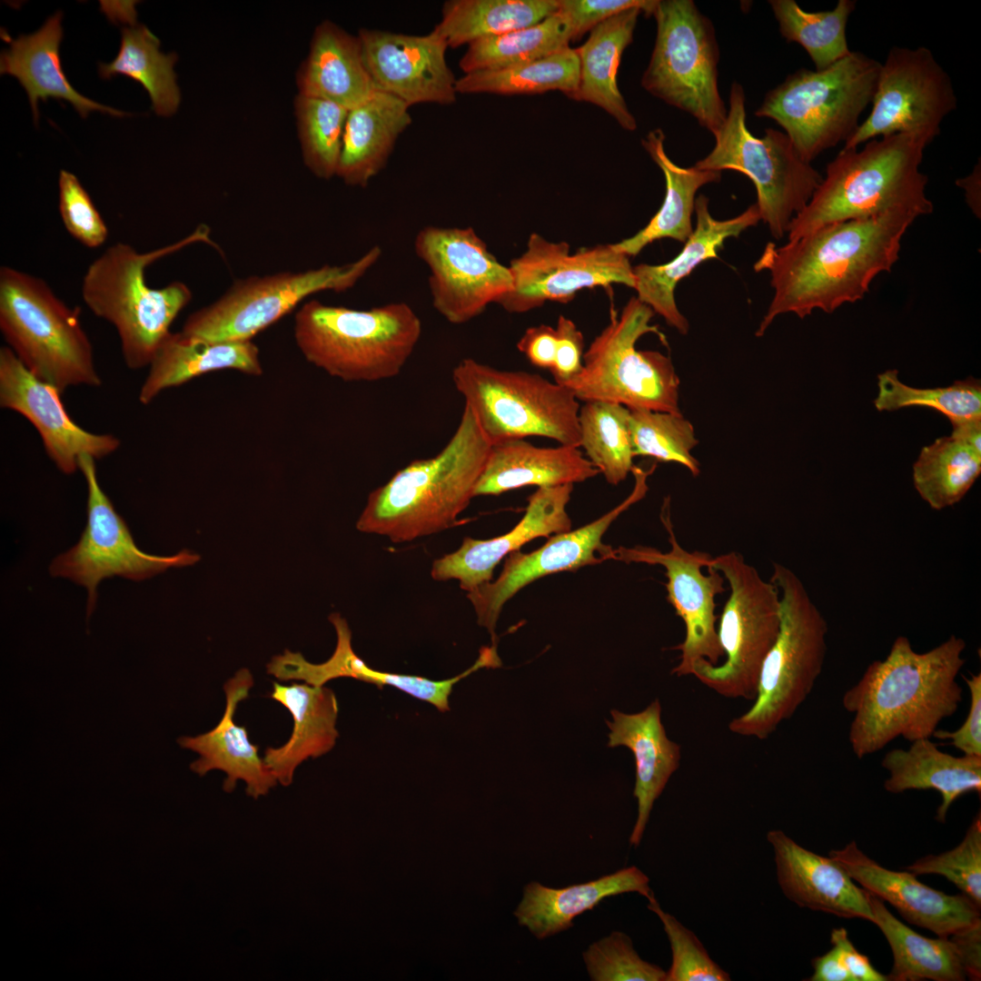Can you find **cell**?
Segmentation results:
<instances>
[{"label":"cell","instance_id":"cell-1","mask_svg":"<svg viewBox=\"0 0 981 981\" xmlns=\"http://www.w3.org/2000/svg\"><path fill=\"white\" fill-rule=\"evenodd\" d=\"M917 217L896 210L827 224L779 247L768 243L754 270L769 272L774 295L756 335L762 336L780 314L804 319L816 309L831 313L863 299L873 280L891 271Z\"/></svg>","mask_w":981,"mask_h":981},{"label":"cell","instance_id":"cell-2","mask_svg":"<svg viewBox=\"0 0 981 981\" xmlns=\"http://www.w3.org/2000/svg\"><path fill=\"white\" fill-rule=\"evenodd\" d=\"M966 641L951 635L926 652L898 636L884 659L870 663L845 691L843 708L853 715L848 741L859 759L897 738H932L962 702L957 676L965 665Z\"/></svg>","mask_w":981,"mask_h":981},{"label":"cell","instance_id":"cell-3","mask_svg":"<svg viewBox=\"0 0 981 981\" xmlns=\"http://www.w3.org/2000/svg\"><path fill=\"white\" fill-rule=\"evenodd\" d=\"M490 447L465 405L445 447L432 458L412 461L372 491L356 528L404 542L457 525L474 497Z\"/></svg>","mask_w":981,"mask_h":981},{"label":"cell","instance_id":"cell-4","mask_svg":"<svg viewBox=\"0 0 981 981\" xmlns=\"http://www.w3.org/2000/svg\"><path fill=\"white\" fill-rule=\"evenodd\" d=\"M923 138L896 134L872 139L865 146L843 148L827 165L826 175L806 207L790 222L793 241L824 225L867 219L901 210L926 215L927 176L921 173Z\"/></svg>","mask_w":981,"mask_h":981},{"label":"cell","instance_id":"cell-5","mask_svg":"<svg viewBox=\"0 0 981 981\" xmlns=\"http://www.w3.org/2000/svg\"><path fill=\"white\" fill-rule=\"evenodd\" d=\"M209 232L202 224L182 240L145 253L116 243L86 269L82 298L94 315L115 328L129 369L150 365L171 333V324L193 297L190 288L179 281L160 289L150 287L145 280L147 266L187 245L213 243Z\"/></svg>","mask_w":981,"mask_h":981},{"label":"cell","instance_id":"cell-6","mask_svg":"<svg viewBox=\"0 0 981 981\" xmlns=\"http://www.w3.org/2000/svg\"><path fill=\"white\" fill-rule=\"evenodd\" d=\"M295 342L312 364L344 382L398 375L421 335V322L404 302L368 310L304 302L294 317Z\"/></svg>","mask_w":981,"mask_h":981},{"label":"cell","instance_id":"cell-7","mask_svg":"<svg viewBox=\"0 0 981 981\" xmlns=\"http://www.w3.org/2000/svg\"><path fill=\"white\" fill-rule=\"evenodd\" d=\"M0 330L26 369L60 393L102 384L80 308L68 306L43 279L1 267Z\"/></svg>","mask_w":981,"mask_h":981},{"label":"cell","instance_id":"cell-8","mask_svg":"<svg viewBox=\"0 0 981 981\" xmlns=\"http://www.w3.org/2000/svg\"><path fill=\"white\" fill-rule=\"evenodd\" d=\"M769 580L779 592L778 635L763 661L752 706L728 723L732 733L761 740L790 718L811 693L825 662L828 629L795 572L775 562Z\"/></svg>","mask_w":981,"mask_h":981},{"label":"cell","instance_id":"cell-9","mask_svg":"<svg viewBox=\"0 0 981 981\" xmlns=\"http://www.w3.org/2000/svg\"><path fill=\"white\" fill-rule=\"evenodd\" d=\"M881 63L861 52L823 70L800 68L765 95L755 112L784 129L799 156L811 163L847 142L875 94Z\"/></svg>","mask_w":981,"mask_h":981},{"label":"cell","instance_id":"cell-10","mask_svg":"<svg viewBox=\"0 0 981 981\" xmlns=\"http://www.w3.org/2000/svg\"><path fill=\"white\" fill-rule=\"evenodd\" d=\"M654 312L631 297L621 312L611 308L609 322L583 354L582 370L566 385L580 401H606L629 409L680 414V382L669 356L639 351L640 337L665 336L650 323Z\"/></svg>","mask_w":981,"mask_h":981},{"label":"cell","instance_id":"cell-11","mask_svg":"<svg viewBox=\"0 0 981 981\" xmlns=\"http://www.w3.org/2000/svg\"><path fill=\"white\" fill-rule=\"evenodd\" d=\"M713 136V149L695 166L747 175L756 188L760 220L775 239H782L820 184L821 174L799 156L785 133L767 128L761 137L751 134L746 123L745 92L738 82L730 87L726 120Z\"/></svg>","mask_w":981,"mask_h":981},{"label":"cell","instance_id":"cell-12","mask_svg":"<svg viewBox=\"0 0 981 981\" xmlns=\"http://www.w3.org/2000/svg\"><path fill=\"white\" fill-rule=\"evenodd\" d=\"M458 391L491 445L530 436L580 447V403L566 386L522 371L464 359L452 371Z\"/></svg>","mask_w":981,"mask_h":981},{"label":"cell","instance_id":"cell-13","mask_svg":"<svg viewBox=\"0 0 981 981\" xmlns=\"http://www.w3.org/2000/svg\"><path fill=\"white\" fill-rule=\"evenodd\" d=\"M652 15L657 35L641 86L714 134L728 109L718 85L719 52L711 21L692 0H657Z\"/></svg>","mask_w":981,"mask_h":981},{"label":"cell","instance_id":"cell-14","mask_svg":"<svg viewBox=\"0 0 981 981\" xmlns=\"http://www.w3.org/2000/svg\"><path fill=\"white\" fill-rule=\"evenodd\" d=\"M710 565L730 590L717 629L725 659L716 665L699 660L690 675L723 697L754 700L763 661L779 631V592L736 551L712 558Z\"/></svg>","mask_w":981,"mask_h":981},{"label":"cell","instance_id":"cell-15","mask_svg":"<svg viewBox=\"0 0 981 981\" xmlns=\"http://www.w3.org/2000/svg\"><path fill=\"white\" fill-rule=\"evenodd\" d=\"M381 255V247L374 245L345 264L236 280L215 302L190 314L181 332L214 342L252 341L310 295L352 288Z\"/></svg>","mask_w":981,"mask_h":981},{"label":"cell","instance_id":"cell-16","mask_svg":"<svg viewBox=\"0 0 981 981\" xmlns=\"http://www.w3.org/2000/svg\"><path fill=\"white\" fill-rule=\"evenodd\" d=\"M869 115L843 148H857L878 136L905 134L932 143L941 123L957 107L952 81L924 46L892 47L883 64Z\"/></svg>","mask_w":981,"mask_h":981},{"label":"cell","instance_id":"cell-17","mask_svg":"<svg viewBox=\"0 0 981 981\" xmlns=\"http://www.w3.org/2000/svg\"><path fill=\"white\" fill-rule=\"evenodd\" d=\"M79 471L88 490L87 523L79 541L53 561L50 572L87 589L88 613L94 609L97 586L104 578L120 576L139 581L169 568L190 566L200 560L198 554L188 550L173 556L152 555L141 550L125 521L102 490L95 460L82 456Z\"/></svg>","mask_w":981,"mask_h":981},{"label":"cell","instance_id":"cell-18","mask_svg":"<svg viewBox=\"0 0 981 981\" xmlns=\"http://www.w3.org/2000/svg\"><path fill=\"white\" fill-rule=\"evenodd\" d=\"M414 251L429 269L434 309L452 324L471 321L512 289L509 266L471 227L426 226L415 236Z\"/></svg>","mask_w":981,"mask_h":981},{"label":"cell","instance_id":"cell-19","mask_svg":"<svg viewBox=\"0 0 981 981\" xmlns=\"http://www.w3.org/2000/svg\"><path fill=\"white\" fill-rule=\"evenodd\" d=\"M660 520L669 534L668 551L641 545L620 546L614 549V560L660 565L666 570L668 601L685 625V638L674 648L681 652L680 661L671 671L682 677L690 675L699 660L716 665L724 658L716 628L715 598L725 591L726 580L710 565L712 557L708 553L681 547L671 522L669 501L664 503Z\"/></svg>","mask_w":981,"mask_h":981},{"label":"cell","instance_id":"cell-20","mask_svg":"<svg viewBox=\"0 0 981 981\" xmlns=\"http://www.w3.org/2000/svg\"><path fill=\"white\" fill-rule=\"evenodd\" d=\"M512 289L496 303L506 312L522 313L548 301L567 303L583 289L623 284L634 289L629 257L613 244H598L570 253L566 242L530 235L527 250L511 260Z\"/></svg>","mask_w":981,"mask_h":981},{"label":"cell","instance_id":"cell-21","mask_svg":"<svg viewBox=\"0 0 981 981\" xmlns=\"http://www.w3.org/2000/svg\"><path fill=\"white\" fill-rule=\"evenodd\" d=\"M654 469V466L649 470L634 466L633 490L618 506L583 527L550 536L536 550L511 552L494 581L467 593L478 624L488 630L492 644L497 642L495 629L504 604L521 589L550 574L614 560V548L605 544L602 537L622 512L645 497L649 489L647 480Z\"/></svg>","mask_w":981,"mask_h":981},{"label":"cell","instance_id":"cell-22","mask_svg":"<svg viewBox=\"0 0 981 981\" xmlns=\"http://www.w3.org/2000/svg\"><path fill=\"white\" fill-rule=\"evenodd\" d=\"M55 388L34 376L8 346L0 348V406L24 416L37 431L47 456L65 474L79 470V460L114 452L120 440L80 427L69 416Z\"/></svg>","mask_w":981,"mask_h":981},{"label":"cell","instance_id":"cell-23","mask_svg":"<svg viewBox=\"0 0 981 981\" xmlns=\"http://www.w3.org/2000/svg\"><path fill=\"white\" fill-rule=\"evenodd\" d=\"M366 65L378 90L410 106L449 105L456 101V81L446 62L449 47L434 28L424 35L361 29Z\"/></svg>","mask_w":981,"mask_h":981},{"label":"cell","instance_id":"cell-24","mask_svg":"<svg viewBox=\"0 0 981 981\" xmlns=\"http://www.w3.org/2000/svg\"><path fill=\"white\" fill-rule=\"evenodd\" d=\"M828 856L855 882L888 902L908 923L937 936H949L981 922L980 907L965 895H947L923 884L907 870L886 868L860 850L854 840L831 850Z\"/></svg>","mask_w":981,"mask_h":981},{"label":"cell","instance_id":"cell-25","mask_svg":"<svg viewBox=\"0 0 981 981\" xmlns=\"http://www.w3.org/2000/svg\"><path fill=\"white\" fill-rule=\"evenodd\" d=\"M572 490L573 484L538 488L529 497L525 514L514 528L490 540L464 538L456 551L433 561L432 579L458 580L467 592L490 582L496 566L511 552L537 538L571 530L566 507Z\"/></svg>","mask_w":981,"mask_h":981},{"label":"cell","instance_id":"cell-26","mask_svg":"<svg viewBox=\"0 0 981 981\" xmlns=\"http://www.w3.org/2000/svg\"><path fill=\"white\" fill-rule=\"evenodd\" d=\"M767 840L774 852L778 883L790 901L800 907L874 924L867 891L857 887L832 857L805 848L779 829L768 831Z\"/></svg>","mask_w":981,"mask_h":981},{"label":"cell","instance_id":"cell-27","mask_svg":"<svg viewBox=\"0 0 981 981\" xmlns=\"http://www.w3.org/2000/svg\"><path fill=\"white\" fill-rule=\"evenodd\" d=\"M695 211L696 227L675 258L663 264L641 263L633 267L637 298L681 334L688 333L689 324L676 304L677 284L701 263L718 259V252L728 238L738 237L760 221L756 203L738 216L717 220L710 214L708 199L703 194L696 198Z\"/></svg>","mask_w":981,"mask_h":981},{"label":"cell","instance_id":"cell-28","mask_svg":"<svg viewBox=\"0 0 981 981\" xmlns=\"http://www.w3.org/2000/svg\"><path fill=\"white\" fill-rule=\"evenodd\" d=\"M253 678L247 669H241L223 685L226 705L219 723L206 733L181 737L179 745L199 754L190 768L199 776L213 769L226 773L223 790L232 792L238 780L246 783V793L253 798L268 794L278 780L258 754V746L248 738L244 726L237 725L233 716L238 704L248 698Z\"/></svg>","mask_w":981,"mask_h":981},{"label":"cell","instance_id":"cell-29","mask_svg":"<svg viewBox=\"0 0 981 981\" xmlns=\"http://www.w3.org/2000/svg\"><path fill=\"white\" fill-rule=\"evenodd\" d=\"M609 747L623 746L633 754L636 778L633 796L638 802V815L629 836L637 847L642 839L650 812L671 776L679 767L680 746L669 738L661 721V705L653 700L642 711L633 714L611 710Z\"/></svg>","mask_w":981,"mask_h":981},{"label":"cell","instance_id":"cell-30","mask_svg":"<svg viewBox=\"0 0 981 981\" xmlns=\"http://www.w3.org/2000/svg\"><path fill=\"white\" fill-rule=\"evenodd\" d=\"M296 85L298 94L325 99L348 110L368 101L377 90L359 36L330 20L315 27L309 53L296 73Z\"/></svg>","mask_w":981,"mask_h":981},{"label":"cell","instance_id":"cell-31","mask_svg":"<svg viewBox=\"0 0 981 981\" xmlns=\"http://www.w3.org/2000/svg\"><path fill=\"white\" fill-rule=\"evenodd\" d=\"M599 470L577 447H536L524 439L492 444L474 497L527 486L554 487L591 479Z\"/></svg>","mask_w":981,"mask_h":981},{"label":"cell","instance_id":"cell-32","mask_svg":"<svg viewBox=\"0 0 981 981\" xmlns=\"http://www.w3.org/2000/svg\"><path fill=\"white\" fill-rule=\"evenodd\" d=\"M631 892L647 899L654 896L649 877L636 866L560 888L531 881L525 885L514 915L521 926L542 940L572 927L575 917L603 899Z\"/></svg>","mask_w":981,"mask_h":981},{"label":"cell","instance_id":"cell-33","mask_svg":"<svg viewBox=\"0 0 981 981\" xmlns=\"http://www.w3.org/2000/svg\"><path fill=\"white\" fill-rule=\"evenodd\" d=\"M61 12L50 16L44 25L31 35H21L13 39L2 33L9 48L0 56V72L17 78L27 93L35 122L39 113L38 100L48 98L69 102L82 117L98 110L115 116L125 114L114 108L98 104L80 94L73 88L64 74L59 54L63 39Z\"/></svg>","mask_w":981,"mask_h":981},{"label":"cell","instance_id":"cell-34","mask_svg":"<svg viewBox=\"0 0 981 981\" xmlns=\"http://www.w3.org/2000/svg\"><path fill=\"white\" fill-rule=\"evenodd\" d=\"M270 697L291 713L293 728L290 738L279 748H267L264 763L278 782L289 786L294 771L304 760L319 758L334 747L338 701L334 692L324 686L307 683H272Z\"/></svg>","mask_w":981,"mask_h":981},{"label":"cell","instance_id":"cell-35","mask_svg":"<svg viewBox=\"0 0 981 981\" xmlns=\"http://www.w3.org/2000/svg\"><path fill=\"white\" fill-rule=\"evenodd\" d=\"M931 738L910 742L907 748H893L881 760L888 773L884 788L892 794L907 790L935 789L941 795L936 819L945 822L951 805L968 792L981 793V758L956 757L940 750Z\"/></svg>","mask_w":981,"mask_h":981},{"label":"cell","instance_id":"cell-36","mask_svg":"<svg viewBox=\"0 0 981 981\" xmlns=\"http://www.w3.org/2000/svg\"><path fill=\"white\" fill-rule=\"evenodd\" d=\"M410 105L376 90L349 110L336 176L350 186L365 187L385 166L395 142L411 124Z\"/></svg>","mask_w":981,"mask_h":981},{"label":"cell","instance_id":"cell-37","mask_svg":"<svg viewBox=\"0 0 981 981\" xmlns=\"http://www.w3.org/2000/svg\"><path fill=\"white\" fill-rule=\"evenodd\" d=\"M259 354L252 341L214 342L171 332L149 365L138 399L148 404L164 390L214 371L233 369L259 376L263 373Z\"/></svg>","mask_w":981,"mask_h":981},{"label":"cell","instance_id":"cell-38","mask_svg":"<svg viewBox=\"0 0 981 981\" xmlns=\"http://www.w3.org/2000/svg\"><path fill=\"white\" fill-rule=\"evenodd\" d=\"M641 13L639 8H631L605 20L576 48L580 77L571 99L600 107L627 131L636 130L637 121L619 91L618 72L622 54L633 41Z\"/></svg>","mask_w":981,"mask_h":981},{"label":"cell","instance_id":"cell-39","mask_svg":"<svg viewBox=\"0 0 981 981\" xmlns=\"http://www.w3.org/2000/svg\"><path fill=\"white\" fill-rule=\"evenodd\" d=\"M950 435L922 448L913 483L933 510L959 502L981 473V420L952 423Z\"/></svg>","mask_w":981,"mask_h":981},{"label":"cell","instance_id":"cell-40","mask_svg":"<svg viewBox=\"0 0 981 981\" xmlns=\"http://www.w3.org/2000/svg\"><path fill=\"white\" fill-rule=\"evenodd\" d=\"M664 142L665 134L660 128L649 131L641 139L643 148L665 176L666 193L659 210L644 228L614 243L629 257L639 254L647 245L663 238L685 243L693 232L691 215L698 190L721 178L720 172L700 170L695 165L679 166L667 154Z\"/></svg>","mask_w":981,"mask_h":981},{"label":"cell","instance_id":"cell-41","mask_svg":"<svg viewBox=\"0 0 981 981\" xmlns=\"http://www.w3.org/2000/svg\"><path fill=\"white\" fill-rule=\"evenodd\" d=\"M874 924L893 955L890 981H964L967 978L960 946L953 936L926 937L898 920L883 901L867 891Z\"/></svg>","mask_w":981,"mask_h":981},{"label":"cell","instance_id":"cell-42","mask_svg":"<svg viewBox=\"0 0 981 981\" xmlns=\"http://www.w3.org/2000/svg\"><path fill=\"white\" fill-rule=\"evenodd\" d=\"M558 10V0H449L434 26L449 47L536 25Z\"/></svg>","mask_w":981,"mask_h":981},{"label":"cell","instance_id":"cell-43","mask_svg":"<svg viewBox=\"0 0 981 981\" xmlns=\"http://www.w3.org/2000/svg\"><path fill=\"white\" fill-rule=\"evenodd\" d=\"M174 53L160 51V40L144 25L122 29L117 56L109 64H99L101 77L109 79L124 75L141 84L147 91L156 114L171 116L181 103V93L173 66Z\"/></svg>","mask_w":981,"mask_h":981},{"label":"cell","instance_id":"cell-44","mask_svg":"<svg viewBox=\"0 0 981 981\" xmlns=\"http://www.w3.org/2000/svg\"><path fill=\"white\" fill-rule=\"evenodd\" d=\"M580 63L576 48L565 47L546 57L500 69L464 74L456 81L458 94H534L576 93Z\"/></svg>","mask_w":981,"mask_h":981},{"label":"cell","instance_id":"cell-45","mask_svg":"<svg viewBox=\"0 0 981 981\" xmlns=\"http://www.w3.org/2000/svg\"><path fill=\"white\" fill-rule=\"evenodd\" d=\"M570 41V25L557 11L536 25L469 44L460 67L470 74L513 66L550 55Z\"/></svg>","mask_w":981,"mask_h":981},{"label":"cell","instance_id":"cell-46","mask_svg":"<svg viewBox=\"0 0 981 981\" xmlns=\"http://www.w3.org/2000/svg\"><path fill=\"white\" fill-rule=\"evenodd\" d=\"M778 24L780 35L800 45L815 64L823 70L851 51L847 40V25L856 7L854 0H839L828 11L808 12L794 0L768 1Z\"/></svg>","mask_w":981,"mask_h":981},{"label":"cell","instance_id":"cell-47","mask_svg":"<svg viewBox=\"0 0 981 981\" xmlns=\"http://www.w3.org/2000/svg\"><path fill=\"white\" fill-rule=\"evenodd\" d=\"M580 447L606 481L618 485L633 470L629 409L606 401H586L580 408Z\"/></svg>","mask_w":981,"mask_h":981},{"label":"cell","instance_id":"cell-48","mask_svg":"<svg viewBox=\"0 0 981 981\" xmlns=\"http://www.w3.org/2000/svg\"><path fill=\"white\" fill-rule=\"evenodd\" d=\"M878 392L874 405L878 411L926 407L944 414L952 423L981 420V382L972 376L936 388H916L902 382L897 370L877 375Z\"/></svg>","mask_w":981,"mask_h":981},{"label":"cell","instance_id":"cell-49","mask_svg":"<svg viewBox=\"0 0 981 981\" xmlns=\"http://www.w3.org/2000/svg\"><path fill=\"white\" fill-rule=\"evenodd\" d=\"M349 110L333 102L297 94L294 114L305 166L318 178L336 175Z\"/></svg>","mask_w":981,"mask_h":981},{"label":"cell","instance_id":"cell-50","mask_svg":"<svg viewBox=\"0 0 981 981\" xmlns=\"http://www.w3.org/2000/svg\"><path fill=\"white\" fill-rule=\"evenodd\" d=\"M629 431L635 457L674 461L693 476L700 473V464L691 454L699 441L693 425L682 413L629 409Z\"/></svg>","mask_w":981,"mask_h":981},{"label":"cell","instance_id":"cell-51","mask_svg":"<svg viewBox=\"0 0 981 981\" xmlns=\"http://www.w3.org/2000/svg\"><path fill=\"white\" fill-rule=\"evenodd\" d=\"M916 876L939 875L981 907V817L969 826L963 840L938 855L925 856L906 867Z\"/></svg>","mask_w":981,"mask_h":981},{"label":"cell","instance_id":"cell-52","mask_svg":"<svg viewBox=\"0 0 981 981\" xmlns=\"http://www.w3.org/2000/svg\"><path fill=\"white\" fill-rule=\"evenodd\" d=\"M592 981H665L667 972L645 961L633 946L630 937L620 931L591 943L582 953Z\"/></svg>","mask_w":981,"mask_h":981},{"label":"cell","instance_id":"cell-53","mask_svg":"<svg viewBox=\"0 0 981 981\" xmlns=\"http://www.w3.org/2000/svg\"><path fill=\"white\" fill-rule=\"evenodd\" d=\"M648 901V908L659 918L670 945L672 959L665 981L730 980L728 973L710 957L691 930L664 911L655 896Z\"/></svg>","mask_w":981,"mask_h":981},{"label":"cell","instance_id":"cell-54","mask_svg":"<svg viewBox=\"0 0 981 981\" xmlns=\"http://www.w3.org/2000/svg\"><path fill=\"white\" fill-rule=\"evenodd\" d=\"M58 187L59 213L66 231L88 248L104 244L108 237V227L78 178L61 170Z\"/></svg>","mask_w":981,"mask_h":981},{"label":"cell","instance_id":"cell-55","mask_svg":"<svg viewBox=\"0 0 981 981\" xmlns=\"http://www.w3.org/2000/svg\"><path fill=\"white\" fill-rule=\"evenodd\" d=\"M657 0H558V12L567 20L572 41L605 20L631 8L652 15Z\"/></svg>","mask_w":981,"mask_h":981},{"label":"cell","instance_id":"cell-56","mask_svg":"<svg viewBox=\"0 0 981 981\" xmlns=\"http://www.w3.org/2000/svg\"><path fill=\"white\" fill-rule=\"evenodd\" d=\"M355 679L378 687H393L435 708L442 707L447 702L450 693V686L446 679L431 680L420 676L379 671L370 668L365 662L361 666Z\"/></svg>","mask_w":981,"mask_h":981},{"label":"cell","instance_id":"cell-57","mask_svg":"<svg viewBox=\"0 0 981 981\" xmlns=\"http://www.w3.org/2000/svg\"><path fill=\"white\" fill-rule=\"evenodd\" d=\"M970 695V705L964 723L954 731L936 729L932 737L949 740L963 755L981 758V673L963 676Z\"/></svg>","mask_w":981,"mask_h":981},{"label":"cell","instance_id":"cell-58","mask_svg":"<svg viewBox=\"0 0 981 981\" xmlns=\"http://www.w3.org/2000/svg\"><path fill=\"white\" fill-rule=\"evenodd\" d=\"M555 330L557 351L550 372L555 382L566 385L582 370L584 338L576 324L563 315L559 316Z\"/></svg>","mask_w":981,"mask_h":981},{"label":"cell","instance_id":"cell-59","mask_svg":"<svg viewBox=\"0 0 981 981\" xmlns=\"http://www.w3.org/2000/svg\"><path fill=\"white\" fill-rule=\"evenodd\" d=\"M517 348L532 365L550 372L557 351L556 330L546 324L530 327L518 342Z\"/></svg>","mask_w":981,"mask_h":981},{"label":"cell","instance_id":"cell-60","mask_svg":"<svg viewBox=\"0 0 981 981\" xmlns=\"http://www.w3.org/2000/svg\"><path fill=\"white\" fill-rule=\"evenodd\" d=\"M830 942L837 947L852 981H888L887 976L872 966L867 956L857 950L844 927L834 928L831 931Z\"/></svg>","mask_w":981,"mask_h":981},{"label":"cell","instance_id":"cell-61","mask_svg":"<svg viewBox=\"0 0 981 981\" xmlns=\"http://www.w3.org/2000/svg\"><path fill=\"white\" fill-rule=\"evenodd\" d=\"M957 941L965 964L967 978H981V922L952 935Z\"/></svg>","mask_w":981,"mask_h":981},{"label":"cell","instance_id":"cell-62","mask_svg":"<svg viewBox=\"0 0 981 981\" xmlns=\"http://www.w3.org/2000/svg\"><path fill=\"white\" fill-rule=\"evenodd\" d=\"M814 972L808 981H852L845 967L839 951L832 945L826 954L812 959Z\"/></svg>","mask_w":981,"mask_h":981},{"label":"cell","instance_id":"cell-63","mask_svg":"<svg viewBox=\"0 0 981 981\" xmlns=\"http://www.w3.org/2000/svg\"><path fill=\"white\" fill-rule=\"evenodd\" d=\"M980 164L966 177L956 180V183L966 192V200L973 213L980 216Z\"/></svg>","mask_w":981,"mask_h":981}]
</instances>
